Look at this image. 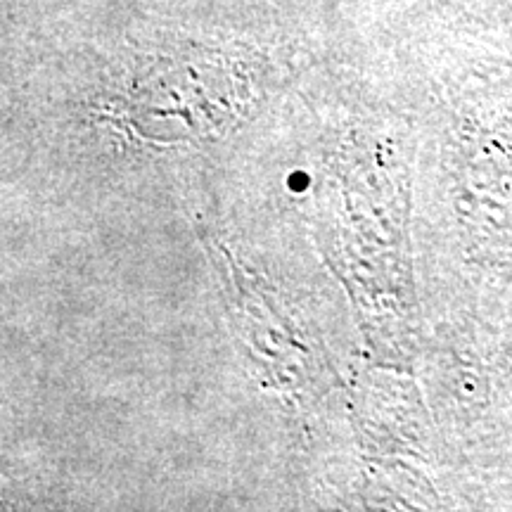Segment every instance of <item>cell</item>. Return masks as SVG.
Wrapping results in <instances>:
<instances>
[{"mask_svg": "<svg viewBox=\"0 0 512 512\" xmlns=\"http://www.w3.org/2000/svg\"><path fill=\"white\" fill-rule=\"evenodd\" d=\"M290 185L292 188H306V176H292Z\"/></svg>", "mask_w": 512, "mask_h": 512, "instance_id": "6da1fadb", "label": "cell"}]
</instances>
